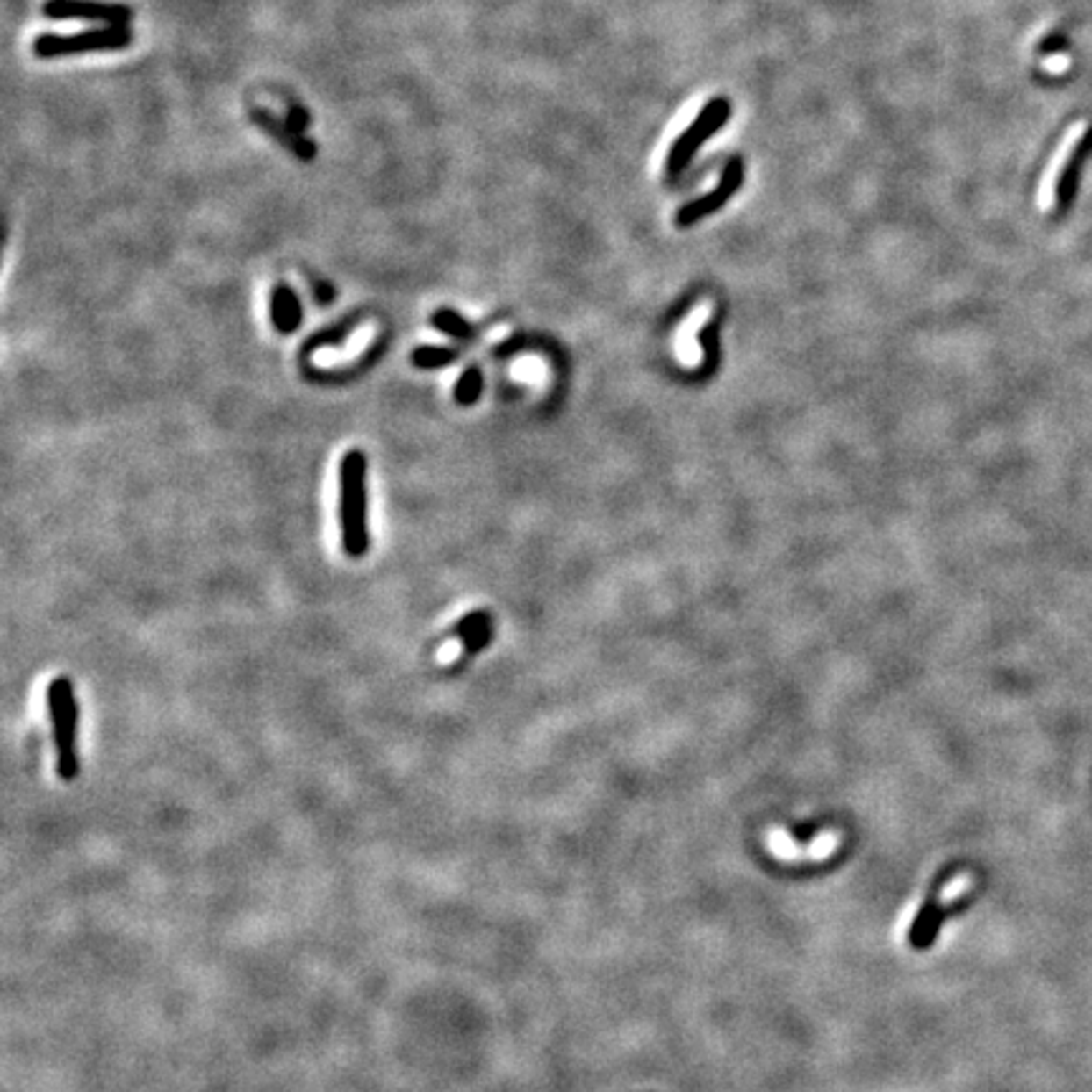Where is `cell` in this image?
<instances>
[{
	"label": "cell",
	"mask_w": 1092,
	"mask_h": 1092,
	"mask_svg": "<svg viewBox=\"0 0 1092 1092\" xmlns=\"http://www.w3.org/2000/svg\"><path fill=\"white\" fill-rule=\"evenodd\" d=\"M842 835L835 830H824L817 837L807 844H799L784 827L772 824L764 832V844L769 850L772 858L779 862H824L830 860L837 850H840Z\"/></svg>",
	"instance_id": "277c9868"
},
{
	"label": "cell",
	"mask_w": 1092,
	"mask_h": 1092,
	"mask_svg": "<svg viewBox=\"0 0 1092 1092\" xmlns=\"http://www.w3.org/2000/svg\"><path fill=\"white\" fill-rule=\"evenodd\" d=\"M253 122L261 126V129H266L271 137H276L281 145L286 149H291L296 157H301V160H312L316 154V147L312 140H306L298 129L289 125L286 119L281 122V119H276L271 111H266V109H253L251 111Z\"/></svg>",
	"instance_id": "ba28073f"
},
{
	"label": "cell",
	"mask_w": 1092,
	"mask_h": 1092,
	"mask_svg": "<svg viewBox=\"0 0 1092 1092\" xmlns=\"http://www.w3.org/2000/svg\"><path fill=\"white\" fill-rule=\"evenodd\" d=\"M714 314V301L711 298H703L698 306H695L691 314L683 319V324L678 327V332L672 336V352H675V357L680 362V367H686V370H695V367H700V362H703V349H700V344H698V339L695 334L700 332V327L703 324H708V319Z\"/></svg>",
	"instance_id": "52a82bcc"
},
{
	"label": "cell",
	"mask_w": 1092,
	"mask_h": 1092,
	"mask_svg": "<svg viewBox=\"0 0 1092 1092\" xmlns=\"http://www.w3.org/2000/svg\"><path fill=\"white\" fill-rule=\"evenodd\" d=\"M132 43V33L126 25H106L97 31H84L74 36H54L46 33L33 41V54L41 59L54 56H71V54H89V51H119Z\"/></svg>",
	"instance_id": "3957f363"
},
{
	"label": "cell",
	"mask_w": 1092,
	"mask_h": 1092,
	"mask_svg": "<svg viewBox=\"0 0 1092 1092\" xmlns=\"http://www.w3.org/2000/svg\"><path fill=\"white\" fill-rule=\"evenodd\" d=\"M286 122L298 129V132H304L306 126H309V111L306 109H301V106L296 104H289V114H286Z\"/></svg>",
	"instance_id": "ac0fdd59"
},
{
	"label": "cell",
	"mask_w": 1092,
	"mask_h": 1092,
	"mask_svg": "<svg viewBox=\"0 0 1092 1092\" xmlns=\"http://www.w3.org/2000/svg\"><path fill=\"white\" fill-rule=\"evenodd\" d=\"M458 359V349H450V347H418L415 352H413V364L418 367V370H441V367H448V364H453Z\"/></svg>",
	"instance_id": "7c38bea8"
},
{
	"label": "cell",
	"mask_w": 1092,
	"mask_h": 1092,
	"mask_svg": "<svg viewBox=\"0 0 1092 1092\" xmlns=\"http://www.w3.org/2000/svg\"><path fill=\"white\" fill-rule=\"evenodd\" d=\"M433 327L450 339H473L476 334L471 321H465V316L458 314L456 309H438L433 314Z\"/></svg>",
	"instance_id": "8fae6325"
},
{
	"label": "cell",
	"mask_w": 1092,
	"mask_h": 1092,
	"mask_svg": "<svg viewBox=\"0 0 1092 1092\" xmlns=\"http://www.w3.org/2000/svg\"><path fill=\"white\" fill-rule=\"evenodd\" d=\"M1085 132H1088V122L1085 119L1074 122L1072 126H1067V132L1062 134L1057 149L1052 152L1050 162H1047V168H1045L1042 177H1039V188H1037V208L1042 212L1054 211V205H1057V188H1060L1062 172H1065L1067 162L1072 160V152L1082 142Z\"/></svg>",
	"instance_id": "5b68a950"
},
{
	"label": "cell",
	"mask_w": 1092,
	"mask_h": 1092,
	"mask_svg": "<svg viewBox=\"0 0 1092 1092\" xmlns=\"http://www.w3.org/2000/svg\"><path fill=\"white\" fill-rule=\"evenodd\" d=\"M918 908H921V901H913V903L908 905L903 913H901V918H898V923H895V941H903L905 936H908V928H910V923L916 921Z\"/></svg>",
	"instance_id": "2e32d148"
},
{
	"label": "cell",
	"mask_w": 1092,
	"mask_h": 1092,
	"mask_svg": "<svg viewBox=\"0 0 1092 1092\" xmlns=\"http://www.w3.org/2000/svg\"><path fill=\"white\" fill-rule=\"evenodd\" d=\"M355 321H357V316H349V319H344V321H336L332 329H324V332H319L316 336H312V339H309L306 352H314V349H319V347H336V344H341V339L352 332Z\"/></svg>",
	"instance_id": "9a60e30c"
},
{
	"label": "cell",
	"mask_w": 1092,
	"mask_h": 1092,
	"mask_svg": "<svg viewBox=\"0 0 1092 1092\" xmlns=\"http://www.w3.org/2000/svg\"><path fill=\"white\" fill-rule=\"evenodd\" d=\"M456 637L461 640L463 650L465 652H481L488 645V640H491V635H493V628H491V614L484 612V609H476V612H468L465 617L458 620V625H456Z\"/></svg>",
	"instance_id": "30bf717a"
},
{
	"label": "cell",
	"mask_w": 1092,
	"mask_h": 1092,
	"mask_svg": "<svg viewBox=\"0 0 1092 1092\" xmlns=\"http://www.w3.org/2000/svg\"><path fill=\"white\" fill-rule=\"evenodd\" d=\"M481 392H484V375H481V370L478 367H468L461 377H458V384H456V392H453L456 402L463 405V407L476 405L478 398H481Z\"/></svg>",
	"instance_id": "4fadbf2b"
},
{
	"label": "cell",
	"mask_w": 1092,
	"mask_h": 1092,
	"mask_svg": "<svg viewBox=\"0 0 1092 1092\" xmlns=\"http://www.w3.org/2000/svg\"><path fill=\"white\" fill-rule=\"evenodd\" d=\"M973 873H959V875H953L951 880L945 882L944 887H941V893H938V898H936V908H945V905L956 903L959 898H964L968 890L973 887Z\"/></svg>",
	"instance_id": "5bb4252c"
},
{
	"label": "cell",
	"mask_w": 1092,
	"mask_h": 1092,
	"mask_svg": "<svg viewBox=\"0 0 1092 1092\" xmlns=\"http://www.w3.org/2000/svg\"><path fill=\"white\" fill-rule=\"evenodd\" d=\"M43 16L54 21H102L109 25H126L132 21V8L122 3H102V0H46Z\"/></svg>",
	"instance_id": "8992f818"
},
{
	"label": "cell",
	"mask_w": 1092,
	"mask_h": 1092,
	"mask_svg": "<svg viewBox=\"0 0 1092 1092\" xmlns=\"http://www.w3.org/2000/svg\"><path fill=\"white\" fill-rule=\"evenodd\" d=\"M1042 68H1045L1047 74H1065V71L1070 68V56H1067V54H1054V56H1047V59L1042 61Z\"/></svg>",
	"instance_id": "e0dca14e"
},
{
	"label": "cell",
	"mask_w": 1092,
	"mask_h": 1092,
	"mask_svg": "<svg viewBox=\"0 0 1092 1092\" xmlns=\"http://www.w3.org/2000/svg\"><path fill=\"white\" fill-rule=\"evenodd\" d=\"M370 496H367V456L349 450L339 463V524L341 549L362 559L370 551Z\"/></svg>",
	"instance_id": "6da1fadb"
},
{
	"label": "cell",
	"mask_w": 1092,
	"mask_h": 1092,
	"mask_svg": "<svg viewBox=\"0 0 1092 1092\" xmlns=\"http://www.w3.org/2000/svg\"><path fill=\"white\" fill-rule=\"evenodd\" d=\"M48 715H51V731H54V746H56V774L63 781H74L79 777V746H76V726H79V703L74 693V683L68 678H54L48 686Z\"/></svg>",
	"instance_id": "7a4b0ae2"
},
{
	"label": "cell",
	"mask_w": 1092,
	"mask_h": 1092,
	"mask_svg": "<svg viewBox=\"0 0 1092 1092\" xmlns=\"http://www.w3.org/2000/svg\"><path fill=\"white\" fill-rule=\"evenodd\" d=\"M271 321L278 334H294L301 324V304L291 286L278 284L271 294Z\"/></svg>",
	"instance_id": "9c48e42d"
},
{
	"label": "cell",
	"mask_w": 1092,
	"mask_h": 1092,
	"mask_svg": "<svg viewBox=\"0 0 1092 1092\" xmlns=\"http://www.w3.org/2000/svg\"><path fill=\"white\" fill-rule=\"evenodd\" d=\"M312 289H314V296H316V301H319V306H329V304H332V298H334V289H332L327 281H314V284H312Z\"/></svg>",
	"instance_id": "d6986e66"
}]
</instances>
